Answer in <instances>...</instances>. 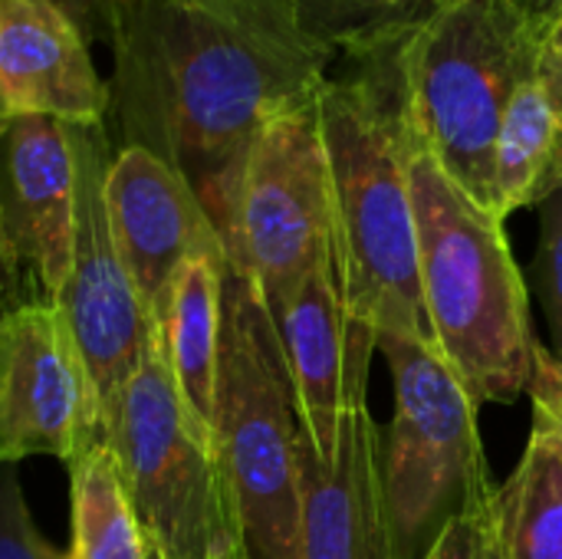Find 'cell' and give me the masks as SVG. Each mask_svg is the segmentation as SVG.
I'll return each instance as SVG.
<instances>
[{
	"label": "cell",
	"instance_id": "obj_1",
	"mask_svg": "<svg viewBox=\"0 0 562 559\" xmlns=\"http://www.w3.org/2000/svg\"><path fill=\"white\" fill-rule=\"evenodd\" d=\"M112 56L109 96L125 145L188 181L224 250L257 135L316 96L339 59L303 33L290 0H142Z\"/></svg>",
	"mask_w": 562,
	"mask_h": 559
},
{
	"label": "cell",
	"instance_id": "obj_25",
	"mask_svg": "<svg viewBox=\"0 0 562 559\" xmlns=\"http://www.w3.org/2000/svg\"><path fill=\"white\" fill-rule=\"evenodd\" d=\"M491 501L494 494L481 501L477 507H471L468 514L454 517L418 559H484V530H487Z\"/></svg>",
	"mask_w": 562,
	"mask_h": 559
},
{
	"label": "cell",
	"instance_id": "obj_14",
	"mask_svg": "<svg viewBox=\"0 0 562 559\" xmlns=\"http://www.w3.org/2000/svg\"><path fill=\"white\" fill-rule=\"evenodd\" d=\"M379 438L369 405L342 418L329 455L300 435V559H392Z\"/></svg>",
	"mask_w": 562,
	"mask_h": 559
},
{
	"label": "cell",
	"instance_id": "obj_16",
	"mask_svg": "<svg viewBox=\"0 0 562 559\" xmlns=\"http://www.w3.org/2000/svg\"><path fill=\"white\" fill-rule=\"evenodd\" d=\"M562 188V20L543 30L540 53L520 79L497 135V217L540 208Z\"/></svg>",
	"mask_w": 562,
	"mask_h": 559
},
{
	"label": "cell",
	"instance_id": "obj_11",
	"mask_svg": "<svg viewBox=\"0 0 562 559\" xmlns=\"http://www.w3.org/2000/svg\"><path fill=\"white\" fill-rule=\"evenodd\" d=\"M76 237V152L66 122L3 119L0 132V250L13 293L30 280L36 300L66 283Z\"/></svg>",
	"mask_w": 562,
	"mask_h": 559
},
{
	"label": "cell",
	"instance_id": "obj_19",
	"mask_svg": "<svg viewBox=\"0 0 562 559\" xmlns=\"http://www.w3.org/2000/svg\"><path fill=\"white\" fill-rule=\"evenodd\" d=\"M491 521L504 559H562V455L530 438L517 471L494 491Z\"/></svg>",
	"mask_w": 562,
	"mask_h": 559
},
{
	"label": "cell",
	"instance_id": "obj_9",
	"mask_svg": "<svg viewBox=\"0 0 562 559\" xmlns=\"http://www.w3.org/2000/svg\"><path fill=\"white\" fill-rule=\"evenodd\" d=\"M69 132L76 152V237L72 264L53 306L66 320L86 362L109 438L122 395L158 326L148 320L109 231L105 175L112 158L105 132L102 125H69Z\"/></svg>",
	"mask_w": 562,
	"mask_h": 559
},
{
	"label": "cell",
	"instance_id": "obj_6",
	"mask_svg": "<svg viewBox=\"0 0 562 559\" xmlns=\"http://www.w3.org/2000/svg\"><path fill=\"white\" fill-rule=\"evenodd\" d=\"M105 445L158 559H247L214 432L178 389L161 329L122 395Z\"/></svg>",
	"mask_w": 562,
	"mask_h": 559
},
{
	"label": "cell",
	"instance_id": "obj_12",
	"mask_svg": "<svg viewBox=\"0 0 562 559\" xmlns=\"http://www.w3.org/2000/svg\"><path fill=\"white\" fill-rule=\"evenodd\" d=\"M105 214L122 267L148 320L161 329L178 270L201 254H227L188 181L145 148L122 145L105 175Z\"/></svg>",
	"mask_w": 562,
	"mask_h": 559
},
{
	"label": "cell",
	"instance_id": "obj_13",
	"mask_svg": "<svg viewBox=\"0 0 562 559\" xmlns=\"http://www.w3.org/2000/svg\"><path fill=\"white\" fill-rule=\"evenodd\" d=\"M270 316L283 346L303 432L316 451L329 455L342 418L366 409L375 329L349 316L336 260L319 264Z\"/></svg>",
	"mask_w": 562,
	"mask_h": 559
},
{
	"label": "cell",
	"instance_id": "obj_27",
	"mask_svg": "<svg viewBox=\"0 0 562 559\" xmlns=\"http://www.w3.org/2000/svg\"><path fill=\"white\" fill-rule=\"evenodd\" d=\"M0 132H3V119H0ZM13 283H10V273H7V260H3V250H0V313H7L10 306H16L13 300Z\"/></svg>",
	"mask_w": 562,
	"mask_h": 559
},
{
	"label": "cell",
	"instance_id": "obj_23",
	"mask_svg": "<svg viewBox=\"0 0 562 559\" xmlns=\"http://www.w3.org/2000/svg\"><path fill=\"white\" fill-rule=\"evenodd\" d=\"M527 395L533 405V432L530 438L550 441L562 455V353L533 346V366H530V382Z\"/></svg>",
	"mask_w": 562,
	"mask_h": 559
},
{
	"label": "cell",
	"instance_id": "obj_7",
	"mask_svg": "<svg viewBox=\"0 0 562 559\" xmlns=\"http://www.w3.org/2000/svg\"><path fill=\"white\" fill-rule=\"evenodd\" d=\"M395 385L379 438L392 559H418L438 534L494 494L477 435V405L438 349L405 333H375Z\"/></svg>",
	"mask_w": 562,
	"mask_h": 559
},
{
	"label": "cell",
	"instance_id": "obj_26",
	"mask_svg": "<svg viewBox=\"0 0 562 559\" xmlns=\"http://www.w3.org/2000/svg\"><path fill=\"white\" fill-rule=\"evenodd\" d=\"M524 3H527V10H530L543 26L562 20V0H524Z\"/></svg>",
	"mask_w": 562,
	"mask_h": 559
},
{
	"label": "cell",
	"instance_id": "obj_22",
	"mask_svg": "<svg viewBox=\"0 0 562 559\" xmlns=\"http://www.w3.org/2000/svg\"><path fill=\"white\" fill-rule=\"evenodd\" d=\"M63 554L36 530L16 468L0 465V559H59Z\"/></svg>",
	"mask_w": 562,
	"mask_h": 559
},
{
	"label": "cell",
	"instance_id": "obj_24",
	"mask_svg": "<svg viewBox=\"0 0 562 559\" xmlns=\"http://www.w3.org/2000/svg\"><path fill=\"white\" fill-rule=\"evenodd\" d=\"M59 10L86 43H109L115 46L119 33L128 26L142 0H43Z\"/></svg>",
	"mask_w": 562,
	"mask_h": 559
},
{
	"label": "cell",
	"instance_id": "obj_5",
	"mask_svg": "<svg viewBox=\"0 0 562 559\" xmlns=\"http://www.w3.org/2000/svg\"><path fill=\"white\" fill-rule=\"evenodd\" d=\"M214 445L234 494L244 557L300 559V409L273 316L237 267L224 270Z\"/></svg>",
	"mask_w": 562,
	"mask_h": 559
},
{
	"label": "cell",
	"instance_id": "obj_4",
	"mask_svg": "<svg viewBox=\"0 0 562 559\" xmlns=\"http://www.w3.org/2000/svg\"><path fill=\"white\" fill-rule=\"evenodd\" d=\"M543 30L524 0H438L402 43L415 138L471 201L494 214L501 122L540 53Z\"/></svg>",
	"mask_w": 562,
	"mask_h": 559
},
{
	"label": "cell",
	"instance_id": "obj_10",
	"mask_svg": "<svg viewBox=\"0 0 562 559\" xmlns=\"http://www.w3.org/2000/svg\"><path fill=\"white\" fill-rule=\"evenodd\" d=\"M95 445L102 409L59 310L23 300L0 313V465L36 455L76 465Z\"/></svg>",
	"mask_w": 562,
	"mask_h": 559
},
{
	"label": "cell",
	"instance_id": "obj_2",
	"mask_svg": "<svg viewBox=\"0 0 562 559\" xmlns=\"http://www.w3.org/2000/svg\"><path fill=\"white\" fill-rule=\"evenodd\" d=\"M402 43L405 36L339 56V72L319 86V128L333 188V260L349 316L375 333L431 343L408 185Z\"/></svg>",
	"mask_w": 562,
	"mask_h": 559
},
{
	"label": "cell",
	"instance_id": "obj_21",
	"mask_svg": "<svg viewBox=\"0 0 562 559\" xmlns=\"http://www.w3.org/2000/svg\"><path fill=\"white\" fill-rule=\"evenodd\" d=\"M533 280L557 353H562V188L540 204V250L533 257Z\"/></svg>",
	"mask_w": 562,
	"mask_h": 559
},
{
	"label": "cell",
	"instance_id": "obj_8",
	"mask_svg": "<svg viewBox=\"0 0 562 559\" xmlns=\"http://www.w3.org/2000/svg\"><path fill=\"white\" fill-rule=\"evenodd\" d=\"M326 260H333V188L316 92L277 112L257 135L227 264L250 277L277 313Z\"/></svg>",
	"mask_w": 562,
	"mask_h": 559
},
{
	"label": "cell",
	"instance_id": "obj_28",
	"mask_svg": "<svg viewBox=\"0 0 562 559\" xmlns=\"http://www.w3.org/2000/svg\"><path fill=\"white\" fill-rule=\"evenodd\" d=\"M491 504H494V501H491ZM484 559H504L501 540H497V530H494V521H491V511H487V530H484Z\"/></svg>",
	"mask_w": 562,
	"mask_h": 559
},
{
	"label": "cell",
	"instance_id": "obj_18",
	"mask_svg": "<svg viewBox=\"0 0 562 559\" xmlns=\"http://www.w3.org/2000/svg\"><path fill=\"white\" fill-rule=\"evenodd\" d=\"M72 468L69 550L59 559H158L135 507L128 504L115 451L95 445Z\"/></svg>",
	"mask_w": 562,
	"mask_h": 559
},
{
	"label": "cell",
	"instance_id": "obj_17",
	"mask_svg": "<svg viewBox=\"0 0 562 559\" xmlns=\"http://www.w3.org/2000/svg\"><path fill=\"white\" fill-rule=\"evenodd\" d=\"M224 270H227V254L191 257L171 283L168 310L161 320V339L175 382L204 425L214 422Z\"/></svg>",
	"mask_w": 562,
	"mask_h": 559
},
{
	"label": "cell",
	"instance_id": "obj_15",
	"mask_svg": "<svg viewBox=\"0 0 562 559\" xmlns=\"http://www.w3.org/2000/svg\"><path fill=\"white\" fill-rule=\"evenodd\" d=\"M109 112V82L95 72L82 33L43 0H0V119L102 125Z\"/></svg>",
	"mask_w": 562,
	"mask_h": 559
},
{
	"label": "cell",
	"instance_id": "obj_3",
	"mask_svg": "<svg viewBox=\"0 0 562 559\" xmlns=\"http://www.w3.org/2000/svg\"><path fill=\"white\" fill-rule=\"evenodd\" d=\"M418 280L431 343L474 405H510L533 366L530 303L504 221L471 201L408 125Z\"/></svg>",
	"mask_w": 562,
	"mask_h": 559
},
{
	"label": "cell",
	"instance_id": "obj_20",
	"mask_svg": "<svg viewBox=\"0 0 562 559\" xmlns=\"http://www.w3.org/2000/svg\"><path fill=\"white\" fill-rule=\"evenodd\" d=\"M306 36L336 56H356L408 36L438 0H290Z\"/></svg>",
	"mask_w": 562,
	"mask_h": 559
}]
</instances>
